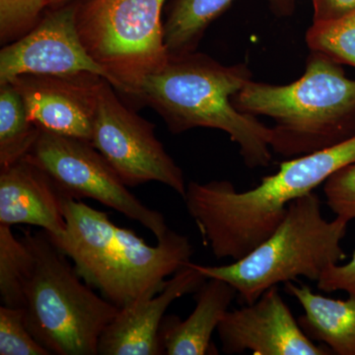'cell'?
I'll use <instances>...</instances> for the list:
<instances>
[{
  "instance_id": "obj_1",
  "label": "cell",
  "mask_w": 355,
  "mask_h": 355,
  "mask_svg": "<svg viewBox=\"0 0 355 355\" xmlns=\"http://www.w3.org/2000/svg\"><path fill=\"white\" fill-rule=\"evenodd\" d=\"M355 163V135L336 146L284 161L260 184L238 191L228 181L191 182L183 200L217 260L244 258L284 220L289 203Z\"/></svg>"
},
{
  "instance_id": "obj_2",
  "label": "cell",
  "mask_w": 355,
  "mask_h": 355,
  "mask_svg": "<svg viewBox=\"0 0 355 355\" xmlns=\"http://www.w3.org/2000/svg\"><path fill=\"white\" fill-rule=\"evenodd\" d=\"M62 209L67 228L64 234L50 237L51 242L85 284L120 309L159 293L195 252L188 236L171 229L151 246L81 200L65 196Z\"/></svg>"
},
{
  "instance_id": "obj_3",
  "label": "cell",
  "mask_w": 355,
  "mask_h": 355,
  "mask_svg": "<svg viewBox=\"0 0 355 355\" xmlns=\"http://www.w3.org/2000/svg\"><path fill=\"white\" fill-rule=\"evenodd\" d=\"M252 74L246 64L223 65L202 53L169 55L160 69L142 78L130 98L151 107L170 132L209 128L227 133L251 169L272 161V128L236 108L233 97Z\"/></svg>"
},
{
  "instance_id": "obj_4",
  "label": "cell",
  "mask_w": 355,
  "mask_h": 355,
  "mask_svg": "<svg viewBox=\"0 0 355 355\" xmlns=\"http://www.w3.org/2000/svg\"><path fill=\"white\" fill-rule=\"evenodd\" d=\"M335 60L313 53L304 74L288 85L250 80L233 97L236 108L275 121L272 150L295 158L354 137L347 123L355 114V80Z\"/></svg>"
},
{
  "instance_id": "obj_5",
  "label": "cell",
  "mask_w": 355,
  "mask_h": 355,
  "mask_svg": "<svg viewBox=\"0 0 355 355\" xmlns=\"http://www.w3.org/2000/svg\"><path fill=\"white\" fill-rule=\"evenodd\" d=\"M349 222L336 216L329 221L314 191L289 203L284 220L244 258L223 266L193 263L207 279L231 284L244 304L279 284L305 277L318 282L331 265L345 260L342 247Z\"/></svg>"
},
{
  "instance_id": "obj_6",
  "label": "cell",
  "mask_w": 355,
  "mask_h": 355,
  "mask_svg": "<svg viewBox=\"0 0 355 355\" xmlns=\"http://www.w3.org/2000/svg\"><path fill=\"white\" fill-rule=\"evenodd\" d=\"M22 237L33 254L22 308L28 329L51 354L97 355L120 308L84 282L44 231L24 230Z\"/></svg>"
},
{
  "instance_id": "obj_7",
  "label": "cell",
  "mask_w": 355,
  "mask_h": 355,
  "mask_svg": "<svg viewBox=\"0 0 355 355\" xmlns=\"http://www.w3.org/2000/svg\"><path fill=\"white\" fill-rule=\"evenodd\" d=\"M165 0H88L77 4V27L86 50L130 96L142 78L169 58L161 15Z\"/></svg>"
},
{
  "instance_id": "obj_8",
  "label": "cell",
  "mask_w": 355,
  "mask_h": 355,
  "mask_svg": "<svg viewBox=\"0 0 355 355\" xmlns=\"http://www.w3.org/2000/svg\"><path fill=\"white\" fill-rule=\"evenodd\" d=\"M26 159L44 170L67 197L92 198L148 229L167 234L165 217L133 196L91 142L41 130Z\"/></svg>"
},
{
  "instance_id": "obj_9",
  "label": "cell",
  "mask_w": 355,
  "mask_h": 355,
  "mask_svg": "<svg viewBox=\"0 0 355 355\" xmlns=\"http://www.w3.org/2000/svg\"><path fill=\"white\" fill-rule=\"evenodd\" d=\"M104 80L98 96L91 144L128 187L158 182L184 198L183 171L155 135V125L135 114Z\"/></svg>"
},
{
  "instance_id": "obj_10",
  "label": "cell",
  "mask_w": 355,
  "mask_h": 355,
  "mask_svg": "<svg viewBox=\"0 0 355 355\" xmlns=\"http://www.w3.org/2000/svg\"><path fill=\"white\" fill-rule=\"evenodd\" d=\"M77 4L55 8L22 38L0 51V85L25 74L93 73L114 86L113 77L86 50L77 27Z\"/></svg>"
},
{
  "instance_id": "obj_11",
  "label": "cell",
  "mask_w": 355,
  "mask_h": 355,
  "mask_svg": "<svg viewBox=\"0 0 355 355\" xmlns=\"http://www.w3.org/2000/svg\"><path fill=\"white\" fill-rule=\"evenodd\" d=\"M216 331L224 354H331L306 335L277 286L263 292L252 304L229 310Z\"/></svg>"
},
{
  "instance_id": "obj_12",
  "label": "cell",
  "mask_w": 355,
  "mask_h": 355,
  "mask_svg": "<svg viewBox=\"0 0 355 355\" xmlns=\"http://www.w3.org/2000/svg\"><path fill=\"white\" fill-rule=\"evenodd\" d=\"M106 79L93 73L25 74L11 81L30 121L44 132L91 142L98 96Z\"/></svg>"
},
{
  "instance_id": "obj_13",
  "label": "cell",
  "mask_w": 355,
  "mask_h": 355,
  "mask_svg": "<svg viewBox=\"0 0 355 355\" xmlns=\"http://www.w3.org/2000/svg\"><path fill=\"white\" fill-rule=\"evenodd\" d=\"M205 280L207 277L191 261L180 268L156 295L120 310L118 316L103 331L98 343V354H163L159 331L166 311L178 298L196 293Z\"/></svg>"
},
{
  "instance_id": "obj_14",
  "label": "cell",
  "mask_w": 355,
  "mask_h": 355,
  "mask_svg": "<svg viewBox=\"0 0 355 355\" xmlns=\"http://www.w3.org/2000/svg\"><path fill=\"white\" fill-rule=\"evenodd\" d=\"M60 187L44 170L28 159L0 168V225H31L49 237L67 228Z\"/></svg>"
},
{
  "instance_id": "obj_15",
  "label": "cell",
  "mask_w": 355,
  "mask_h": 355,
  "mask_svg": "<svg viewBox=\"0 0 355 355\" xmlns=\"http://www.w3.org/2000/svg\"><path fill=\"white\" fill-rule=\"evenodd\" d=\"M237 291L224 280L209 277L196 292V307L186 320L166 316L159 331L163 354L205 355L211 338L228 312Z\"/></svg>"
},
{
  "instance_id": "obj_16",
  "label": "cell",
  "mask_w": 355,
  "mask_h": 355,
  "mask_svg": "<svg viewBox=\"0 0 355 355\" xmlns=\"http://www.w3.org/2000/svg\"><path fill=\"white\" fill-rule=\"evenodd\" d=\"M286 291L304 311L298 323L311 340L331 354L355 355V295L345 300L329 298L292 282H286Z\"/></svg>"
},
{
  "instance_id": "obj_17",
  "label": "cell",
  "mask_w": 355,
  "mask_h": 355,
  "mask_svg": "<svg viewBox=\"0 0 355 355\" xmlns=\"http://www.w3.org/2000/svg\"><path fill=\"white\" fill-rule=\"evenodd\" d=\"M234 0H175L164 24V42L169 55L193 53L212 21ZM280 16L293 12L295 0H266Z\"/></svg>"
},
{
  "instance_id": "obj_18",
  "label": "cell",
  "mask_w": 355,
  "mask_h": 355,
  "mask_svg": "<svg viewBox=\"0 0 355 355\" xmlns=\"http://www.w3.org/2000/svg\"><path fill=\"white\" fill-rule=\"evenodd\" d=\"M40 132L30 121L22 98L12 84L0 85V168L25 158Z\"/></svg>"
},
{
  "instance_id": "obj_19",
  "label": "cell",
  "mask_w": 355,
  "mask_h": 355,
  "mask_svg": "<svg viewBox=\"0 0 355 355\" xmlns=\"http://www.w3.org/2000/svg\"><path fill=\"white\" fill-rule=\"evenodd\" d=\"M11 228L0 225V299L2 305L22 309L33 254L27 242L16 237Z\"/></svg>"
},
{
  "instance_id": "obj_20",
  "label": "cell",
  "mask_w": 355,
  "mask_h": 355,
  "mask_svg": "<svg viewBox=\"0 0 355 355\" xmlns=\"http://www.w3.org/2000/svg\"><path fill=\"white\" fill-rule=\"evenodd\" d=\"M306 43L313 53L355 67V10L333 19L313 21Z\"/></svg>"
},
{
  "instance_id": "obj_21",
  "label": "cell",
  "mask_w": 355,
  "mask_h": 355,
  "mask_svg": "<svg viewBox=\"0 0 355 355\" xmlns=\"http://www.w3.org/2000/svg\"><path fill=\"white\" fill-rule=\"evenodd\" d=\"M32 335L21 308L0 307V355H51Z\"/></svg>"
},
{
  "instance_id": "obj_22",
  "label": "cell",
  "mask_w": 355,
  "mask_h": 355,
  "mask_svg": "<svg viewBox=\"0 0 355 355\" xmlns=\"http://www.w3.org/2000/svg\"><path fill=\"white\" fill-rule=\"evenodd\" d=\"M46 0H0V42L17 41L42 20Z\"/></svg>"
},
{
  "instance_id": "obj_23",
  "label": "cell",
  "mask_w": 355,
  "mask_h": 355,
  "mask_svg": "<svg viewBox=\"0 0 355 355\" xmlns=\"http://www.w3.org/2000/svg\"><path fill=\"white\" fill-rule=\"evenodd\" d=\"M326 203L336 216L355 219V163L345 166L324 183Z\"/></svg>"
},
{
  "instance_id": "obj_24",
  "label": "cell",
  "mask_w": 355,
  "mask_h": 355,
  "mask_svg": "<svg viewBox=\"0 0 355 355\" xmlns=\"http://www.w3.org/2000/svg\"><path fill=\"white\" fill-rule=\"evenodd\" d=\"M317 287L327 293L345 291L349 295H355V250L352 259L345 265L329 266L318 280Z\"/></svg>"
},
{
  "instance_id": "obj_25",
  "label": "cell",
  "mask_w": 355,
  "mask_h": 355,
  "mask_svg": "<svg viewBox=\"0 0 355 355\" xmlns=\"http://www.w3.org/2000/svg\"><path fill=\"white\" fill-rule=\"evenodd\" d=\"M314 20L333 19L355 10V0H312Z\"/></svg>"
},
{
  "instance_id": "obj_26",
  "label": "cell",
  "mask_w": 355,
  "mask_h": 355,
  "mask_svg": "<svg viewBox=\"0 0 355 355\" xmlns=\"http://www.w3.org/2000/svg\"><path fill=\"white\" fill-rule=\"evenodd\" d=\"M70 1H71V0H46L48 6L55 7V8L67 6V2Z\"/></svg>"
}]
</instances>
